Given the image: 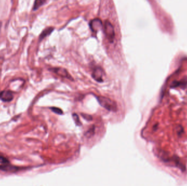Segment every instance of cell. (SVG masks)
Returning a JSON list of instances; mask_svg holds the SVG:
<instances>
[{
  "mask_svg": "<svg viewBox=\"0 0 187 186\" xmlns=\"http://www.w3.org/2000/svg\"><path fill=\"white\" fill-rule=\"evenodd\" d=\"M96 98L100 106H102L105 109L113 112H116L117 111V104L116 102H115L113 100L103 96L97 97Z\"/></svg>",
  "mask_w": 187,
  "mask_h": 186,
  "instance_id": "obj_1",
  "label": "cell"
},
{
  "mask_svg": "<svg viewBox=\"0 0 187 186\" xmlns=\"http://www.w3.org/2000/svg\"><path fill=\"white\" fill-rule=\"evenodd\" d=\"M104 31L108 39L110 42H113V39L115 37L114 29L112 24L108 20L106 21L105 23Z\"/></svg>",
  "mask_w": 187,
  "mask_h": 186,
  "instance_id": "obj_2",
  "label": "cell"
},
{
  "mask_svg": "<svg viewBox=\"0 0 187 186\" xmlns=\"http://www.w3.org/2000/svg\"><path fill=\"white\" fill-rule=\"evenodd\" d=\"M50 71H52L53 72L55 73V74H58L59 76L62 77L66 78H68L70 80H73L72 78L71 77L70 74L68 73V71H66L64 68H54L49 69Z\"/></svg>",
  "mask_w": 187,
  "mask_h": 186,
  "instance_id": "obj_3",
  "label": "cell"
},
{
  "mask_svg": "<svg viewBox=\"0 0 187 186\" xmlns=\"http://www.w3.org/2000/svg\"><path fill=\"white\" fill-rule=\"evenodd\" d=\"M92 77L97 82H103V72L102 69L100 67L95 68L92 74Z\"/></svg>",
  "mask_w": 187,
  "mask_h": 186,
  "instance_id": "obj_4",
  "label": "cell"
},
{
  "mask_svg": "<svg viewBox=\"0 0 187 186\" xmlns=\"http://www.w3.org/2000/svg\"><path fill=\"white\" fill-rule=\"evenodd\" d=\"M91 29L93 32H97L101 30L103 27L102 21L99 19H95L93 20L90 23Z\"/></svg>",
  "mask_w": 187,
  "mask_h": 186,
  "instance_id": "obj_5",
  "label": "cell"
},
{
  "mask_svg": "<svg viewBox=\"0 0 187 186\" xmlns=\"http://www.w3.org/2000/svg\"><path fill=\"white\" fill-rule=\"evenodd\" d=\"M13 94L10 91L5 90L0 92V99L3 102H8L13 99Z\"/></svg>",
  "mask_w": 187,
  "mask_h": 186,
  "instance_id": "obj_6",
  "label": "cell"
},
{
  "mask_svg": "<svg viewBox=\"0 0 187 186\" xmlns=\"http://www.w3.org/2000/svg\"><path fill=\"white\" fill-rule=\"evenodd\" d=\"M18 167H15L10 164V163L6 164H2V165H0V170H3L7 172H10V173H15L19 170Z\"/></svg>",
  "mask_w": 187,
  "mask_h": 186,
  "instance_id": "obj_7",
  "label": "cell"
},
{
  "mask_svg": "<svg viewBox=\"0 0 187 186\" xmlns=\"http://www.w3.org/2000/svg\"><path fill=\"white\" fill-rule=\"evenodd\" d=\"M54 30V29L52 27H47V28L45 29L39 35V40L42 41V39H43L45 37H47V36L50 35L53 32Z\"/></svg>",
  "mask_w": 187,
  "mask_h": 186,
  "instance_id": "obj_8",
  "label": "cell"
},
{
  "mask_svg": "<svg viewBox=\"0 0 187 186\" xmlns=\"http://www.w3.org/2000/svg\"><path fill=\"white\" fill-rule=\"evenodd\" d=\"M187 83V82L184 81H174L171 84V87L175 88V87H182L184 88L186 86Z\"/></svg>",
  "mask_w": 187,
  "mask_h": 186,
  "instance_id": "obj_9",
  "label": "cell"
},
{
  "mask_svg": "<svg viewBox=\"0 0 187 186\" xmlns=\"http://www.w3.org/2000/svg\"><path fill=\"white\" fill-rule=\"evenodd\" d=\"M45 2V0H35L33 7V10H36L43 6Z\"/></svg>",
  "mask_w": 187,
  "mask_h": 186,
  "instance_id": "obj_10",
  "label": "cell"
},
{
  "mask_svg": "<svg viewBox=\"0 0 187 186\" xmlns=\"http://www.w3.org/2000/svg\"><path fill=\"white\" fill-rule=\"evenodd\" d=\"M73 116V119L74 120V122L76 124V125H82V123L79 121V118L78 117V116L76 114H73L72 115Z\"/></svg>",
  "mask_w": 187,
  "mask_h": 186,
  "instance_id": "obj_11",
  "label": "cell"
},
{
  "mask_svg": "<svg viewBox=\"0 0 187 186\" xmlns=\"http://www.w3.org/2000/svg\"><path fill=\"white\" fill-rule=\"evenodd\" d=\"M50 109L52 110L53 112H55L59 115H62L63 114V111H62V109H59L58 108L51 107V108H50Z\"/></svg>",
  "mask_w": 187,
  "mask_h": 186,
  "instance_id": "obj_12",
  "label": "cell"
},
{
  "mask_svg": "<svg viewBox=\"0 0 187 186\" xmlns=\"http://www.w3.org/2000/svg\"><path fill=\"white\" fill-rule=\"evenodd\" d=\"M0 163L2 164H6L10 163V162L6 158L0 157Z\"/></svg>",
  "mask_w": 187,
  "mask_h": 186,
  "instance_id": "obj_13",
  "label": "cell"
},
{
  "mask_svg": "<svg viewBox=\"0 0 187 186\" xmlns=\"http://www.w3.org/2000/svg\"><path fill=\"white\" fill-rule=\"evenodd\" d=\"M177 133L178 134H181L183 132V128L180 126V125H179L178 126V129H177Z\"/></svg>",
  "mask_w": 187,
  "mask_h": 186,
  "instance_id": "obj_14",
  "label": "cell"
},
{
  "mask_svg": "<svg viewBox=\"0 0 187 186\" xmlns=\"http://www.w3.org/2000/svg\"><path fill=\"white\" fill-rule=\"evenodd\" d=\"M82 115L83 116V117H84V119H86V120H88V117L89 118V119H90V120H92V117H91V116L88 115H86V114H82Z\"/></svg>",
  "mask_w": 187,
  "mask_h": 186,
  "instance_id": "obj_15",
  "label": "cell"
},
{
  "mask_svg": "<svg viewBox=\"0 0 187 186\" xmlns=\"http://www.w3.org/2000/svg\"><path fill=\"white\" fill-rule=\"evenodd\" d=\"M1 27H2V22H1V21H0V31H1Z\"/></svg>",
  "mask_w": 187,
  "mask_h": 186,
  "instance_id": "obj_16",
  "label": "cell"
}]
</instances>
